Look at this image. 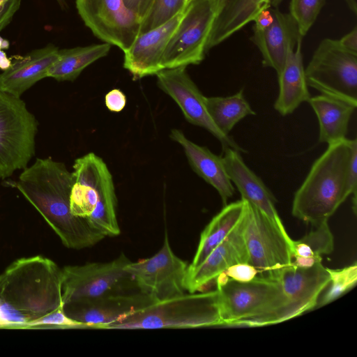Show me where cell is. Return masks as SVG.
<instances>
[{
  "instance_id": "cell-30",
  "label": "cell",
  "mask_w": 357,
  "mask_h": 357,
  "mask_svg": "<svg viewBox=\"0 0 357 357\" xmlns=\"http://www.w3.org/2000/svg\"><path fill=\"white\" fill-rule=\"evenodd\" d=\"M334 248L333 234L328 221L313 226L301 239L293 241V264L298 266H310L323 255L331 253Z\"/></svg>"
},
{
  "instance_id": "cell-35",
  "label": "cell",
  "mask_w": 357,
  "mask_h": 357,
  "mask_svg": "<svg viewBox=\"0 0 357 357\" xmlns=\"http://www.w3.org/2000/svg\"><path fill=\"white\" fill-rule=\"evenodd\" d=\"M223 274L231 280L248 282L258 275L259 271L249 264H237L229 267Z\"/></svg>"
},
{
  "instance_id": "cell-43",
  "label": "cell",
  "mask_w": 357,
  "mask_h": 357,
  "mask_svg": "<svg viewBox=\"0 0 357 357\" xmlns=\"http://www.w3.org/2000/svg\"><path fill=\"white\" fill-rule=\"evenodd\" d=\"M62 9H66L68 7V2L69 0H56Z\"/></svg>"
},
{
  "instance_id": "cell-9",
  "label": "cell",
  "mask_w": 357,
  "mask_h": 357,
  "mask_svg": "<svg viewBox=\"0 0 357 357\" xmlns=\"http://www.w3.org/2000/svg\"><path fill=\"white\" fill-rule=\"evenodd\" d=\"M130 259L121 253L106 262H91L62 268L63 305L93 299L136 287L126 270Z\"/></svg>"
},
{
  "instance_id": "cell-36",
  "label": "cell",
  "mask_w": 357,
  "mask_h": 357,
  "mask_svg": "<svg viewBox=\"0 0 357 357\" xmlns=\"http://www.w3.org/2000/svg\"><path fill=\"white\" fill-rule=\"evenodd\" d=\"M347 187L349 194L356 196L357 188V140L352 139L351 155L348 165Z\"/></svg>"
},
{
  "instance_id": "cell-4",
  "label": "cell",
  "mask_w": 357,
  "mask_h": 357,
  "mask_svg": "<svg viewBox=\"0 0 357 357\" xmlns=\"http://www.w3.org/2000/svg\"><path fill=\"white\" fill-rule=\"evenodd\" d=\"M222 326H261L287 303L278 280L257 275L248 282L227 278L223 273L215 280Z\"/></svg>"
},
{
  "instance_id": "cell-8",
  "label": "cell",
  "mask_w": 357,
  "mask_h": 357,
  "mask_svg": "<svg viewBox=\"0 0 357 357\" xmlns=\"http://www.w3.org/2000/svg\"><path fill=\"white\" fill-rule=\"evenodd\" d=\"M307 84L321 94L357 106V54L337 40L323 39L305 69Z\"/></svg>"
},
{
  "instance_id": "cell-26",
  "label": "cell",
  "mask_w": 357,
  "mask_h": 357,
  "mask_svg": "<svg viewBox=\"0 0 357 357\" xmlns=\"http://www.w3.org/2000/svg\"><path fill=\"white\" fill-rule=\"evenodd\" d=\"M244 209L243 199L224 206L202 231L195 255L188 268H192L201 264L229 235L241 218Z\"/></svg>"
},
{
  "instance_id": "cell-11",
  "label": "cell",
  "mask_w": 357,
  "mask_h": 357,
  "mask_svg": "<svg viewBox=\"0 0 357 357\" xmlns=\"http://www.w3.org/2000/svg\"><path fill=\"white\" fill-rule=\"evenodd\" d=\"M160 250L150 258L130 261L126 270L136 287L157 301L185 293V280L188 264L173 252L167 234Z\"/></svg>"
},
{
  "instance_id": "cell-38",
  "label": "cell",
  "mask_w": 357,
  "mask_h": 357,
  "mask_svg": "<svg viewBox=\"0 0 357 357\" xmlns=\"http://www.w3.org/2000/svg\"><path fill=\"white\" fill-rule=\"evenodd\" d=\"M155 0H123L126 8L142 20Z\"/></svg>"
},
{
  "instance_id": "cell-22",
  "label": "cell",
  "mask_w": 357,
  "mask_h": 357,
  "mask_svg": "<svg viewBox=\"0 0 357 357\" xmlns=\"http://www.w3.org/2000/svg\"><path fill=\"white\" fill-rule=\"evenodd\" d=\"M169 137L183 148L192 170L218 191L224 206L227 204V200L234 193V188L222 158L192 142L178 129H172Z\"/></svg>"
},
{
  "instance_id": "cell-17",
  "label": "cell",
  "mask_w": 357,
  "mask_h": 357,
  "mask_svg": "<svg viewBox=\"0 0 357 357\" xmlns=\"http://www.w3.org/2000/svg\"><path fill=\"white\" fill-rule=\"evenodd\" d=\"M184 10L159 26L139 34L130 47L123 52V68L134 80L155 75L163 69V54Z\"/></svg>"
},
{
  "instance_id": "cell-5",
  "label": "cell",
  "mask_w": 357,
  "mask_h": 357,
  "mask_svg": "<svg viewBox=\"0 0 357 357\" xmlns=\"http://www.w3.org/2000/svg\"><path fill=\"white\" fill-rule=\"evenodd\" d=\"M222 326L218 291L188 293L157 301L108 329L194 328Z\"/></svg>"
},
{
  "instance_id": "cell-13",
  "label": "cell",
  "mask_w": 357,
  "mask_h": 357,
  "mask_svg": "<svg viewBox=\"0 0 357 357\" xmlns=\"http://www.w3.org/2000/svg\"><path fill=\"white\" fill-rule=\"evenodd\" d=\"M277 280L282 285L287 303L279 312L266 319L262 326L282 322L314 308L331 278L321 259L307 267L292 263L280 271Z\"/></svg>"
},
{
  "instance_id": "cell-23",
  "label": "cell",
  "mask_w": 357,
  "mask_h": 357,
  "mask_svg": "<svg viewBox=\"0 0 357 357\" xmlns=\"http://www.w3.org/2000/svg\"><path fill=\"white\" fill-rule=\"evenodd\" d=\"M302 40L288 51L285 63L279 74V93L274 103L275 109L282 116L294 112L310 94L306 82L301 52Z\"/></svg>"
},
{
  "instance_id": "cell-34",
  "label": "cell",
  "mask_w": 357,
  "mask_h": 357,
  "mask_svg": "<svg viewBox=\"0 0 357 357\" xmlns=\"http://www.w3.org/2000/svg\"><path fill=\"white\" fill-rule=\"evenodd\" d=\"M90 328L87 325L68 317L65 314L63 307L31 322L27 328Z\"/></svg>"
},
{
  "instance_id": "cell-37",
  "label": "cell",
  "mask_w": 357,
  "mask_h": 357,
  "mask_svg": "<svg viewBox=\"0 0 357 357\" xmlns=\"http://www.w3.org/2000/svg\"><path fill=\"white\" fill-rule=\"evenodd\" d=\"M126 96L125 93L119 89H114L109 91L105 97V103L107 108L113 112L122 111L126 105Z\"/></svg>"
},
{
  "instance_id": "cell-2",
  "label": "cell",
  "mask_w": 357,
  "mask_h": 357,
  "mask_svg": "<svg viewBox=\"0 0 357 357\" xmlns=\"http://www.w3.org/2000/svg\"><path fill=\"white\" fill-rule=\"evenodd\" d=\"M63 307L62 268L52 259L22 257L0 274L1 328H27Z\"/></svg>"
},
{
  "instance_id": "cell-29",
  "label": "cell",
  "mask_w": 357,
  "mask_h": 357,
  "mask_svg": "<svg viewBox=\"0 0 357 357\" xmlns=\"http://www.w3.org/2000/svg\"><path fill=\"white\" fill-rule=\"evenodd\" d=\"M206 105L212 121L226 135H229L241 119L249 115H255V112L245 98L243 90L226 97H206Z\"/></svg>"
},
{
  "instance_id": "cell-24",
  "label": "cell",
  "mask_w": 357,
  "mask_h": 357,
  "mask_svg": "<svg viewBox=\"0 0 357 357\" xmlns=\"http://www.w3.org/2000/svg\"><path fill=\"white\" fill-rule=\"evenodd\" d=\"M271 6V0H226L215 16L206 51L228 39Z\"/></svg>"
},
{
  "instance_id": "cell-16",
  "label": "cell",
  "mask_w": 357,
  "mask_h": 357,
  "mask_svg": "<svg viewBox=\"0 0 357 357\" xmlns=\"http://www.w3.org/2000/svg\"><path fill=\"white\" fill-rule=\"evenodd\" d=\"M244 226L245 209L229 235L204 260L195 268H188L185 280L186 291L195 293L201 291L208 284L215 282L217 278L229 267L237 264H248Z\"/></svg>"
},
{
  "instance_id": "cell-44",
  "label": "cell",
  "mask_w": 357,
  "mask_h": 357,
  "mask_svg": "<svg viewBox=\"0 0 357 357\" xmlns=\"http://www.w3.org/2000/svg\"><path fill=\"white\" fill-rule=\"evenodd\" d=\"M284 0H271V6L276 8L279 6Z\"/></svg>"
},
{
  "instance_id": "cell-33",
  "label": "cell",
  "mask_w": 357,
  "mask_h": 357,
  "mask_svg": "<svg viewBox=\"0 0 357 357\" xmlns=\"http://www.w3.org/2000/svg\"><path fill=\"white\" fill-rule=\"evenodd\" d=\"M326 0H291L289 15L303 37L316 21Z\"/></svg>"
},
{
  "instance_id": "cell-18",
  "label": "cell",
  "mask_w": 357,
  "mask_h": 357,
  "mask_svg": "<svg viewBox=\"0 0 357 357\" xmlns=\"http://www.w3.org/2000/svg\"><path fill=\"white\" fill-rule=\"evenodd\" d=\"M222 150L227 173L240 192L241 199L256 206L279 227L285 229L275 208L277 199L262 180L245 165L239 151L231 148Z\"/></svg>"
},
{
  "instance_id": "cell-6",
  "label": "cell",
  "mask_w": 357,
  "mask_h": 357,
  "mask_svg": "<svg viewBox=\"0 0 357 357\" xmlns=\"http://www.w3.org/2000/svg\"><path fill=\"white\" fill-rule=\"evenodd\" d=\"M38 122L20 98L0 90V178L24 169L35 155Z\"/></svg>"
},
{
  "instance_id": "cell-10",
  "label": "cell",
  "mask_w": 357,
  "mask_h": 357,
  "mask_svg": "<svg viewBox=\"0 0 357 357\" xmlns=\"http://www.w3.org/2000/svg\"><path fill=\"white\" fill-rule=\"evenodd\" d=\"M217 13L213 0L190 1L163 54V69L197 65L204 60Z\"/></svg>"
},
{
  "instance_id": "cell-27",
  "label": "cell",
  "mask_w": 357,
  "mask_h": 357,
  "mask_svg": "<svg viewBox=\"0 0 357 357\" xmlns=\"http://www.w3.org/2000/svg\"><path fill=\"white\" fill-rule=\"evenodd\" d=\"M111 45L103 43L59 50V56L49 68L47 77L57 81H74L89 66L106 56Z\"/></svg>"
},
{
  "instance_id": "cell-1",
  "label": "cell",
  "mask_w": 357,
  "mask_h": 357,
  "mask_svg": "<svg viewBox=\"0 0 357 357\" xmlns=\"http://www.w3.org/2000/svg\"><path fill=\"white\" fill-rule=\"evenodd\" d=\"M73 182V173L64 163L47 158H37L10 185L38 211L64 246L81 250L93 246L105 236L86 219L72 213L70 197Z\"/></svg>"
},
{
  "instance_id": "cell-31",
  "label": "cell",
  "mask_w": 357,
  "mask_h": 357,
  "mask_svg": "<svg viewBox=\"0 0 357 357\" xmlns=\"http://www.w3.org/2000/svg\"><path fill=\"white\" fill-rule=\"evenodd\" d=\"M331 280L328 290L317 303V306L327 305L354 287L357 281V264H353L340 269L327 268Z\"/></svg>"
},
{
  "instance_id": "cell-19",
  "label": "cell",
  "mask_w": 357,
  "mask_h": 357,
  "mask_svg": "<svg viewBox=\"0 0 357 357\" xmlns=\"http://www.w3.org/2000/svg\"><path fill=\"white\" fill-rule=\"evenodd\" d=\"M274 19L268 26L253 29L252 41L258 47L263 65L273 68L277 74L282 70L288 51L302 40L297 25L289 15L273 7Z\"/></svg>"
},
{
  "instance_id": "cell-14",
  "label": "cell",
  "mask_w": 357,
  "mask_h": 357,
  "mask_svg": "<svg viewBox=\"0 0 357 357\" xmlns=\"http://www.w3.org/2000/svg\"><path fill=\"white\" fill-rule=\"evenodd\" d=\"M128 289L66 304L63 305V311L70 319L83 323L90 328L108 329L113 324L140 312L157 302L139 289Z\"/></svg>"
},
{
  "instance_id": "cell-46",
  "label": "cell",
  "mask_w": 357,
  "mask_h": 357,
  "mask_svg": "<svg viewBox=\"0 0 357 357\" xmlns=\"http://www.w3.org/2000/svg\"><path fill=\"white\" fill-rule=\"evenodd\" d=\"M7 0H0V6L4 3Z\"/></svg>"
},
{
  "instance_id": "cell-32",
  "label": "cell",
  "mask_w": 357,
  "mask_h": 357,
  "mask_svg": "<svg viewBox=\"0 0 357 357\" xmlns=\"http://www.w3.org/2000/svg\"><path fill=\"white\" fill-rule=\"evenodd\" d=\"M185 7V0H155L141 22L139 34L165 23Z\"/></svg>"
},
{
  "instance_id": "cell-12",
  "label": "cell",
  "mask_w": 357,
  "mask_h": 357,
  "mask_svg": "<svg viewBox=\"0 0 357 357\" xmlns=\"http://www.w3.org/2000/svg\"><path fill=\"white\" fill-rule=\"evenodd\" d=\"M84 24L104 43L128 50L140 32L141 20L123 0H75Z\"/></svg>"
},
{
  "instance_id": "cell-42",
  "label": "cell",
  "mask_w": 357,
  "mask_h": 357,
  "mask_svg": "<svg viewBox=\"0 0 357 357\" xmlns=\"http://www.w3.org/2000/svg\"><path fill=\"white\" fill-rule=\"evenodd\" d=\"M10 43L8 40L0 36V50H6L9 47Z\"/></svg>"
},
{
  "instance_id": "cell-20",
  "label": "cell",
  "mask_w": 357,
  "mask_h": 357,
  "mask_svg": "<svg viewBox=\"0 0 357 357\" xmlns=\"http://www.w3.org/2000/svg\"><path fill=\"white\" fill-rule=\"evenodd\" d=\"M59 50L49 44L17 59L0 74V90L20 98L37 82L47 77L49 68L58 59Z\"/></svg>"
},
{
  "instance_id": "cell-25",
  "label": "cell",
  "mask_w": 357,
  "mask_h": 357,
  "mask_svg": "<svg viewBox=\"0 0 357 357\" xmlns=\"http://www.w3.org/2000/svg\"><path fill=\"white\" fill-rule=\"evenodd\" d=\"M319 125V142L331 144L346 139L349 123L357 106L324 94L310 97Z\"/></svg>"
},
{
  "instance_id": "cell-21",
  "label": "cell",
  "mask_w": 357,
  "mask_h": 357,
  "mask_svg": "<svg viewBox=\"0 0 357 357\" xmlns=\"http://www.w3.org/2000/svg\"><path fill=\"white\" fill-rule=\"evenodd\" d=\"M73 168L70 210L74 215L87 219L96 208L101 180L108 167L100 157L89 153L77 158Z\"/></svg>"
},
{
  "instance_id": "cell-47",
  "label": "cell",
  "mask_w": 357,
  "mask_h": 357,
  "mask_svg": "<svg viewBox=\"0 0 357 357\" xmlns=\"http://www.w3.org/2000/svg\"><path fill=\"white\" fill-rule=\"evenodd\" d=\"M190 0H185V4L186 6L188 5V3L190 2Z\"/></svg>"
},
{
  "instance_id": "cell-45",
  "label": "cell",
  "mask_w": 357,
  "mask_h": 357,
  "mask_svg": "<svg viewBox=\"0 0 357 357\" xmlns=\"http://www.w3.org/2000/svg\"><path fill=\"white\" fill-rule=\"evenodd\" d=\"M213 1L216 3L217 8H218V12L220 9V8L223 5V3L226 1V0H213Z\"/></svg>"
},
{
  "instance_id": "cell-3",
  "label": "cell",
  "mask_w": 357,
  "mask_h": 357,
  "mask_svg": "<svg viewBox=\"0 0 357 357\" xmlns=\"http://www.w3.org/2000/svg\"><path fill=\"white\" fill-rule=\"evenodd\" d=\"M352 139L328 144L294 194L292 215L312 226L328 221L350 195L347 187Z\"/></svg>"
},
{
  "instance_id": "cell-40",
  "label": "cell",
  "mask_w": 357,
  "mask_h": 357,
  "mask_svg": "<svg viewBox=\"0 0 357 357\" xmlns=\"http://www.w3.org/2000/svg\"><path fill=\"white\" fill-rule=\"evenodd\" d=\"M341 47L351 52L357 54V28L355 26L351 31L337 40Z\"/></svg>"
},
{
  "instance_id": "cell-7",
  "label": "cell",
  "mask_w": 357,
  "mask_h": 357,
  "mask_svg": "<svg viewBox=\"0 0 357 357\" xmlns=\"http://www.w3.org/2000/svg\"><path fill=\"white\" fill-rule=\"evenodd\" d=\"M244 236L248 264L258 275L277 279L280 271L292 264L293 240L286 229L245 200Z\"/></svg>"
},
{
  "instance_id": "cell-39",
  "label": "cell",
  "mask_w": 357,
  "mask_h": 357,
  "mask_svg": "<svg viewBox=\"0 0 357 357\" xmlns=\"http://www.w3.org/2000/svg\"><path fill=\"white\" fill-rule=\"evenodd\" d=\"M274 19L273 8H267L257 14L254 22L253 29H262L271 24Z\"/></svg>"
},
{
  "instance_id": "cell-41",
  "label": "cell",
  "mask_w": 357,
  "mask_h": 357,
  "mask_svg": "<svg viewBox=\"0 0 357 357\" xmlns=\"http://www.w3.org/2000/svg\"><path fill=\"white\" fill-rule=\"evenodd\" d=\"M12 61L7 56L6 52L0 50V69L3 71L7 70L11 66Z\"/></svg>"
},
{
  "instance_id": "cell-15",
  "label": "cell",
  "mask_w": 357,
  "mask_h": 357,
  "mask_svg": "<svg viewBox=\"0 0 357 357\" xmlns=\"http://www.w3.org/2000/svg\"><path fill=\"white\" fill-rule=\"evenodd\" d=\"M155 75L158 87L176 102L187 121L211 133L221 143L222 149L231 148L245 152L213 123L206 108V97L190 78L186 67L165 68Z\"/></svg>"
},
{
  "instance_id": "cell-28",
  "label": "cell",
  "mask_w": 357,
  "mask_h": 357,
  "mask_svg": "<svg viewBox=\"0 0 357 357\" xmlns=\"http://www.w3.org/2000/svg\"><path fill=\"white\" fill-rule=\"evenodd\" d=\"M117 199L112 175L107 168L103 174L96 208L86 219L105 237L116 236L121 230L116 215Z\"/></svg>"
}]
</instances>
